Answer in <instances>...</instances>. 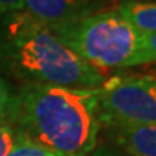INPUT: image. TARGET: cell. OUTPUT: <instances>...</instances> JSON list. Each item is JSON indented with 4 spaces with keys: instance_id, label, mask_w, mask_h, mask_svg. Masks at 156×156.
I'll return each instance as SVG.
<instances>
[{
    "instance_id": "cell-10",
    "label": "cell",
    "mask_w": 156,
    "mask_h": 156,
    "mask_svg": "<svg viewBox=\"0 0 156 156\" xmlns=\"http://www.w3.org/2000/svg\"><path fill=\"white\" fill-rule=\"evenodd\" d=\"M152 62H156V34L142 35L137 64L145 65Z\"/></svg>"
},
{
    "instance_id": "cell-1",
    "label": "cell",
    "mask_w": 156,
    "mask_h": 156,
    "mask_svg": "<svg viewBox=\"0 0 156 156\" xmlns=\"http://www.w3.org/2000/svg\"><path fill=\"white\" fill-rule=\"evenodd\" d=\"M98 90L23 84L9 126L58 156H88L97 147Z\"/></svg>"
},
{
    "instance_id": "cell-12",
    "label": "cell",
    "mask_w": 156,
    "mask_h": 156,
    "mask_svg": "<svg viewBox=\"0 0 156 156\" xmlns=\"http://www.w3.org/2000/svg\"><path fill=\"white\" fill-rule=\"evenodd\" d=\"M25 0H0V17L13 13V12L23 10Z\"/></svg>"
},
{
    "instance_id": "cell-11",
    "label": "cell",
    "mask_w": 156,
    "mask_h": 156,
    "mask_svg": "<svg viewBox=\"0 0 156 156\" xmlns=\"http://www.w3.org/2000/svg\"><path fill=\"white\" fill-rule=\"evenodd\" d=\"M15 140V130L9 124L0 126V156H7L13 146Z\"/></svg>"
},
{
    "instance_id": "cell-6",
    "label": "cell",
    "mask_w": 156,
    "mask_h": 156,
    "mask_svg": "<svg viewBox=\"0 0 156 156\" xmlns=\"http://www.w3.org/2000/svg\"><path fill=\"white\" fill-rule=\"evenodd\" d=\"M113 134L129 156H156V124L117 127Z\"/></svg>"
},
{
    "instance_id": "cell-7",
    "label": "cell",
    "mask_w": 156,
    "mask_h": 156,
    "mask_svg": "<svg viewBox=\"0 0 156 156\" xmlns=\"http://www.w3.org/2000/svg\"><path fill=\"white\" fill-rule=\"evenodd\" d=\"M117 10L140 35L156 34V2L123 0Z\"/></svg>"
},
{
    "instance_id": "cell-13",
    "label": "cell",
    "mask_w": 156,
    "mask_h": 156,
    "mask_svg": "<svg viewBox=\"0 0 156 156\" xmlns=\"http://www.w3.org/2000/svg\"><path fill=\"white\" fill-rule=\"evenodd\" d=\"M88 156H122V155H119V153L114 151H108L106 147H98V149L95 147Z\"/></svg>"
},
{
    "instance_id": "cell-3",
    "label": "cell",
    "mask_w": 156,
    "mask_h": 156,
    "mask_svg": "<svg viewBox=\"0 0 156 156\" xmlns=\"http://www.w3.org/2000/svg\"><path fill=\"white\" fill-rule=\"evenodd\" d=\"M51 29L62 44L97 69L139 65L142 35L119 10L98 12Z\"/></svg>"
},
{
    "instance_id": "cell-5",
    "label": "cell",
    "mask_w": 156,
    "mask_h": 156,
    "mask_svg": "<svg viewBox=\"0 0 156 156\" xmlns=\"http://www.w3.org/2000/svg\"><path fill=\"white\" fill-rule=\"evenodd\" d=\"M101 0H25L23 10L49 28L64 26L98 13Z\"/></svg>"
},
{
    "instance_id": "cell-8",
    "label": "cell",
    "mask_w": 156,
    "mask_h": 156,
    "mask_svg": "<svg viewBox=\"0 0 156 156\" xmlns=\"http://www.w3.org/2000/svg\"><path fill=\"white\" fill-rule=\"evenodd\" d=\"M7 156H58L15 132V140Z\"/></svg>"
},
{
    "instance_id": "cell-9",
    "label": "cell",
    "mask_w": 156,
    "mask_h": 156,
    "mask_svg": "<svg viewBox=\"0 0 156 156\" xmlns=\"http://www.w3.org/2000/svg\"><path fill=\"white\" fill-rule=\"evenodd\" d=\"M13 98H15V93L10 90L5 78L0 75V126L9 124Z\"/></svg>"
},
{
    "instance_id": "cell-4",
    "label": "cell",
    "mask_w": 156,
    "mask_h": 156,
    "mask_svg": "<svg viewBox=\"0 0 156 156\" xmlns=\"http://www.w3.org/2000/svg\"><path fill=\"white\" fill-rule=\"evenodd\" d=\"M97 90L100 124L110 129L156 124V77L114 78Z\"/></svg>"
},
{
    "instance_id": "cell-2",
    "label": "cell",
    "mask_w": 156,
    "mask_h": 156,
    "mask_svg": "<svg viewBox=\"0 0 156 156\" xmlns=\"http://www.w3.org/2000/svg\"><path fill=\"white\" fill-rule=\"evenodd\" d=\"M0 64L23 84L98 88L100 69L64 45L54 30L25 10L0 17Z\"/></svg>"
},
{
    "instance_id": "cell-14",
    "label": "cell",
    "mask_w": 156,
    "mask_h": 156,
    "mask_svg": "<svg viewBox=\"0 0 156 156\" xmlns=\"http://www.w3.org/2000/svg\"><path fill=\"white\" fill-rule=\"evenodd\" d=\"M142 2H156V0H142Z\"/></svg>"
}]
</instances>
